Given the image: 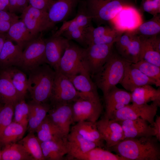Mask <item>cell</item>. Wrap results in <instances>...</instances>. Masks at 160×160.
<instances>
[{"mask_svg": "<svg viewBox=\"0 0 160 160\" xmlns=\"http://www.w3.org/2000/svg\"><path fill=\"white\" fill-rule=\"evenodd\" d=\"M159 142L154 136L125 138L108 150L127 160H159Z\"/></svg>", "mask_w": 160, "mask_h": 160, "instance_id": "1", "label": "cell"}, {"mask_svg": "<svg viewBox=\"0 0 160 160\" xmlns=\"http://www.w3.org/2000/svg\"><path fill=\"white\" fill-rule=\"evenodd\" d=\"M28 72V91L32 100L47 103L51 97L55 71L48 64L44 63Z\"/></svg>", "mask_w": 160, "mask_h": 160, "instance_id": "2", "label": "cell"}, {"mask_svg": "<svg viewBox=\"0 0 160 160\" xmlns=\"http://www.w3.org/2000/svg\"><path fill=\"white\" fill-rule=\"evenodd\" d=\"M127 61L114 49L105 63L92 77L94 79L93 81L97 88L101 90L103 96L120 83Z\"/></svg>", "mask_w": 160, "mask_h": 160, "instance_id": "3", "label": "cell"}, {"mask_svg": "<svg viewBox=\"0 0 160 160\" xmlns=\"http://www.w3.org/2000/svg\"><path fill=\"white\" fill-rule=\"evenodd\" d=\"M86 7L92 20L98 26L111 21L126 8L136 7L130 0H87Z\"/></svg>", "mask_w": 160, "mask_h": 160, "instance_id": "4", "label": "cell"}, {"mask_svg": "<svg viewBox=\"0 0 160 160\" xmlns=\"http://www.w3.org/2000/svg\"><path fill=\"white\" fill-rule=\"evenodd\" d=\"M85 48L69 41L55 71L68 77L89 72L85 63Z\"/></svg>", "mask_w": 160, "mask_h": 160, "instance_id": "5", "label": "cell"}, {"mask_svg": "<svg viewBox=\"0 0 160 160\" xmlns=\"http://www.w3.org/2000/svg\"><path fill=\"white\" fill-rule=\"evenodd\" d=\"M160 106V104L155 102L150 104L139 105L132 103L117 111L110 119L119 121L141 118L148 121L151 126Z\"/></svg>", "mask_w": 160, "mask_h": 160, "instance_id": "6", "label": "cell"}, {"mask_svg": "<svg viewBox=\"0 0 160 160\" xmlns=\"http://www.w3.org/2000/svg\"><path fill=\"white\" fill-rule=\"evenodd\" d=\"M80 96V92L76 90L69 79L62 73L56 71L49 100L51 105L71 103Z\"/></svg>", "mask_w": 160, "mask_h": 160, "instance_id": "7", "label": "cell"}, {"mask_svg": "<svg viewBox=\"0 0 160 160\" xmlns=\"http://www.w3.org/2000/svg\"><path fill=\"white\" fill-rule=\"evenodd\" d=\"M45 40L41 35L36 37L25 46L18 66L29 72L45 63Z\"/></svg>", "mask_w": 160, "mask_h": 160, "instance_id": "8", "label": "cell"}, {"mask_svg": "<svg viewBox=\"0 0 160 160\" xmlns=\"http://www.w3.org/2000/svg\"><path fill=\"white\" fill-rule=\"evenodd\" d=\"M21 13V19L34 36L36 37L39 33L49 30L55 25L50 20L47 12L29 5Z\"/></svg>", "mask_w": 160, "mask_h": 160, "instance_id": "9", "label": "cell"}, {"mask_svg": "<svg viewBox=\"0 0 160 160\" xmlns=\"http://www.w3.org/2000/svg\"><path fill=\"white\" fill-rule=\"evenodd\" d=\"M115 43L91 44L87 46L85 48V63L92 77L108 60L114 49Z\"/></svg>", "mask_w": 160, "mask_h": 160, "instance_id": "10", "label": "cell"}, {"mask_svg": "<svg viewBox=\"0 0 160 160\" xmlns=\"http://www.w3.org/2000/svg\"><path fill=\"white\" fill-rule=\"evenodd\" d=\"M73 122L89 121L96 123L102 111L101 102L79 97L71 103Z\"/></svg>", "mask_w": 160, "mask_h": 160, "instance_id": "11", "label": "cell"}, {"mask_svg": "<svg viewBox=\"0 0 160 160\" xmlns=\"http://www.w3.org/2000/svg\"><path fill=\"white\" fill-rule=\"evenodd\" d=\"M50 120L67 137L73 123L71 103L51 105L47 114Z\"/></svg>", "mask_w": 160, "mask_h": 160, "instance_id": "12", "label": "cell"}, {"mask_svg": "<svg viewBox=\"0 0 160 160\" xmlns=\"http://www.w3.org/2000/svg\"><path fill=\"white\" fill-rule=\"evenodd\" d=\"M69 43V40L61 35H53L45 40V63L55 71Z\"/></svg>", "mask_w": 160, "mask_h": 160, "instance_id": "13", "label": "cell"}, {"mask_svg": "<svg viewBox=\"0 0 160 160\" xmlns=\"http://www.w3.org/2000/svg\"><path fill=\"white\" fill-rule=\"evenodd\" d=\"M96 124L107 149L124 139L122 128L118 121L104 118L97 121Z\"/></svg>", "mask_w": 160, "mask_h": 160, "instance_id": "14", "label": "cell"}, {"mask_svg": "<svg viewBox=\"0 0 160 160\" xmlns=\"http://www.w3.org/2000/svg\"><path fill=\"white\" fill-rule=\"evenodd\" d=\"M105 105L104 118L110 119L117 111L131 102V93L115 86L103 96Z\"/></svg>", "mask_w": 160, "mask_h": 160, "instance_id": "15", "label": "cell"}, {"mask_svg": "<svg viewBox=\"0 0 160 160\" xmlns=\"http://www.w3.org/2000/svg\"><path fill=\"white\" fill-rule=\"evenodd\" d=\"M119 84L127 91L131 92L135 89L145 85L153 84L158 87L154 80L146 76L128 61L126 63L124 75Z\"/></svg>", "mask_w": 160, "mask_h": 160, "instance_id": "16", "label": "cell"}, {"mask_svg": "<svg viewBox=\"0 0 160 160\" xmlns=\"http://www.w3.org/2000/svg\"><path fill=\"white\" fill-rule=\"evenodd\" d=\"M89 72H86L68 77L77 90L80 97L94 102H100L97 87Z\"/></svg>", "mask_w": 160, "mask_h": 160, "instance_id": "17", "label": "cell"}, {"mask_svg": "<svg viewBox=\"0 0 160 160\" xmlns=\"http://www.w3.org/2000/svg\"><path fill=\"white\" fill-rule=\"evenodd\" d=\"M118 121L122 128L124 138L154 136L152 126L141 118Z\"/></svg>", "mask_w": 160, "mask_h": 160, "instance_id": "18", "label": "cell"}, {"mask_svg": "<svg viewBox=\"0 0 160 160\" xmlns=\"http://www.w3.org/2000/svg\"><path fill=\"white\" fill-rule=\"evenodd\" d=\"M78 0H53L48 12L50 21L54 25L63 21L71 14Z\"/></svg>", "mask_w": 160, "mask_h": 160, "instance_id": "19", "label": "cell"}, {"mask_svg": "<svg viewBox=\"0 0 160 160\" xmlns=\"http://www.w3.org/2000/svg\"><path fill=\"white\" fill-rule=\"evenodd\" d=\"M23 49L7 39L0 53V67L4 70L18 66L21 59Z\"/></svg>", "mask_w": 160, "mask_h": 160, "instance_id": "20", "label": "cell"}, {"mask_svg": "<svg viewBox=\"0 0 160 160\" xmlns=\"http://www.w3.org/2000/svg\"><path fill=\"white\" fill-rule=\"evenodd\" d=\"M28 104L29 113L27 129L29 133H34L46 117L51 105L47 103H38L32 100Z\"/></svg>", "mask_w": 160, "mask_h": 160, "instance_id": "21", "label": "cell"}, {"mask_svg": "<svg viewBox=\"0 0 160 160\" xmlns=\"http://www.w3.org/2000/svg\"><path fill=\"white\" fill-rule=\"evenodd\" d=\"M42 153L45 160H61L68 153L67 139L58 141L41 142Z\"/></svg>", "mask_w": 160, "mask_h": 160, "instance_id": "22", "label": "cell"}, {"mask_svg": "<svg viewBox=\"0 0 160 160\" xmlns=\"http://www.w3.org/2000/svg\"><path fill=\"white\" fill-rule=\"evenodd\" d=\"M6 34L7 39L15 41L23 49L36 37L31 33L21 19L12 23Z\"/></svg>", "mask_w": 160, "mask_h": 160, "instance_id": "23", "label": "cell"}, {"mask_svg": "<svg viewBox=\"0 0 160 160\" xmlns=\"http://www.w3.org/2000/svg\"><path fill=\"white\" fill-rule=\"evenodd\" d=\"M69 154L74 156L87 152L98 147L95 143L85 139L75 131L71 129L67 137Z\"/></svg>", "mask_w": 160, "mask_h": 160, "instance_id": "24", "label": "cell"}, {"mask_svg": "<svg viewBox=\"0 0 160 160\" xmlns=\"http://www.w3.org/2000/svg\"><path fill=\"white\" fill-rule=\"evenodd\" d=\"M36 132L41 142L65 140L66 137L50 120L47 115L37 129Z\"/></svg>", "mask_w": 160, "mask_h": 160, "instance_id": "25", "label": "cell"}, {"mask_svg": "<svg viewBox=\"0 0 160 160\" xmlns=\"http://www.w3.org/2000/svg\"><path fill=\"white\" fill-rule=\"evenodd\" d=\"M131 102L137 104H147L155 102L160 104V89L151 85H144L135 89L131 92Z\"/></svg>", "mask_w": 160, "mask_h": 160, "instance_id": "26", "label": "cell"}, {"mask_svg": "<svg viewBox=\"0 0 160 160\" xmlns=\"http://www.w3.org/2000/svg\"><path fill=\"white\" fill-rule=\"evenodd\" d=\"M85 139L95 143L98 147L104 146L102 136L98 131L96 123L82 121L76 123L71 128Z\"/></svg>", "mask_w": 160, "mask_h": 160, "instance_id": "27", "label": "cell"}, {"mask_svg": "<svg viewBox=\"0 0 160 160\" xmlns=\"http://www.w3.org/2000/svg\"><path fill=\"white\" fill-rule=\"evenodd\" d=\"M2 72L10 79L20 97L25 99L28 91V77L26 74L13 66L4 69Z\"/></svg>", "mask_w": 160, "mask_h": 160, "instance_id": "28", "label": "cell"}, {"mask_svg": "<svg viewBox=\"0 0 160 160\" xmlns=\"http://www.w3.org/2000/svg\"><path fill=\"white\" fill-rule=\"evenodd\" d=\"M22 99L10 79L1 72L0 74V103L14 105Z\"/></svg>", "mask_w": 160, "mask_h": 160, "instance_id": "29", "label": "cell"}, {"mask_svg": "<svg viewBox=\"0 0 160 160\" xmlns=\"http://www.w3.org/2000/svg\"><path fill=\"white\" fill-rule=\"evenodd\" d=\"M73 157L80 160H127L108 150L98 147L87 152L76 155Z\"/></svg>", "mask_w": 160, "mask_h": 160, "instance_id": "30", "label": "cell"}, {"mask_svg": "<svg viewBox=\"0 0 160 160\" xmlns=\"http://www.w3.org/2000/svg\"><path fill=\"white\" fill-rule=\"evenodd\" d=\"M1 160H34L23 146L18 142L4 146Z\"/></svg>", "mask_w": 160, "mask_h": 160, "instance_id": "31", "label": "cell"}, {"mask_svg": "<svg viewBox=\"0 0 160 160\" xmlns=\"http://www.w3.org/2000/svg\"><path fill=\"white\" fill-rule=\"evenodd\" d=\"M27 129L21 124L12 121L4 130L0 137V143L3 146L16 143L21 140Z\"/></svg>", "mask_w": 160, "mask_h": 160, "instance_id": "32", "label": "cell"}, {"mask_svg": "<svg viewBox=\"0 0 160 160\" xmlns=\"http://www.w3.org/2000/svg\"><path fill=\"white\" fill-rule=\"evenodd\" d=\"M18 143L21 144L34 160H45L41 145V141L34 133H29Z\"/></svg>", "mask_w": 160, "mask_h": 160, "instance_id": "33", "label": "cell"}, {"mask_svg": "<svg viewBox=\"0 0 160 160\" xmlns=\"http://www.w3.org/2000/svg\"><path fill=\"white\" fill-rule=\"evenodd\" d=\"M133 30L139 36L146 38L160 34V14L153 15L149 20L142 23Z\"/></svg>", "mask_w": 160, "mask_h": 160, "instance_id": "34", "label": "cell"}, {"mask_svg": "<svg viewBox=\"0 0 160 160\" xmlns=\"http://www.w3.org/2000/svg\"><path fill=\"white\" fill-rule=\"evenodd\" d=\"M139 37L141 45L139 60H143L160 67V53L154 50L147 38Z\"/></svg>", "mask_w": 160, "mask_h": 160, "instance_id": "35", "label": "cell"}, {"mask_svg": "<svg viewBox=\"0 0 160 160\" xmlns=\"http://www.w3.org/2000/svg\"><path fill=\"white\" fill-rule=\"evenodd\" d=\"M132 64L146 76L154 80L158 87H160V67L143 60H139L135 63H132Z\"/></svg>", "mask_w": 160, "mask_h": 160, "instance_id": "36", "label": "cell"}, {"mask_svg": "<svg viewBox=\"0 0 160 160\" xmlns=\"http://www.w3.org/2000/svg\"><path fill=\"white\" fill-rule=\"evenodd\" d=\"M29 113L28 103L25 99H21L14 105L13 121L21 124L27 130Z\"/></svg>", "mask_w": 160, "mask_h": 160, "instance_id": "37", "label": "cell"}, {"mask_svg": "<svg viewBox=\"0 0 160 160\" xmlns=\"http://www.w3.org/2000/svg\"><path fill=\"white\" fill-rule=\"evenodd\" d=\"M117 29L109 26H98L95 28L91 25L86 28L85 30V43L94 39L102 37L104 36L112 33Z\"/></svg>", "mask_w": 160, "mask_h": 160, "instance_id": "38", "label": "cell"}, {"mask_svg": "<svg viewBox=\"0 0 160 160\" xmlns=\"http://www.w3.org/2000/svg\"><path fill=\"white\" fill-rule=\"evenodd\" d=\"M14 105H4L0 110V137L5 129L13 121Z\"/></svg>", "mask_w": 160, "mask_h": 160, "instance_id": "39", "label": "cell"}, {"mask_svg": "<svg viewBox=\"0 0 160 160\" xmlns=\"http://www.w3.org/2000/svg\"><path fill=\"white\" fill-rule=\"evenodd\" d=\"M141 9L153 15L160 14V0H142Z\"/></svg>", "mask_w": 160, "mask_h": 160, "instance_id": "40", "label": "cell"}, {"mask_svg": "<svg viewBox=\"0 0 160 160\" xmlns=\"http://www.w3.org/2000/svg\"><path fill=\"white\" fill-rule=\"evenodd\" d=\"M29 5L35 8L48 12L53 0H28Z\"/></svg>", "mask_w": 160, "mask_h": 160, "instance_id": "41", "label": "cell"}, {"mask_svg": "<svg viewBox=\"0 0 160 160\" xmlns=\"http://www.w3.org/2000/svg\"><path fill=\"white\" fill-rule=\"evenodd\" d=\"M19 17L15 13L9 11L0 10V21H6L13 23L19 20Z\"/></svg>", "mask_w": 160, "mask_h": 160, "instance_id": "42", "label": "cell"}, {"mask_svg": "<svg viewBox=\"0 0 160 160\" xmlns=\"http://www.w3.org/2000/svg\"><path fill=\"white\" fill-rule=\"evenodd\" d=\"M156 117L151 126L154 134L158 140L160 141V116L156 115Z\"/></svg>", "mask_w": 160, "mask_h": 160, "instance_id": "43", "label": "cell"}, {"mask_svg": "<svg viewBox=\"0 0 160 160\" xmlns=\"http://www.w3.org/2000/svg\"><path fill=\"white\" fill-rule=\"evenodd\" d=\"M147 39L154 50L160 53V35L159 34Z\"/></svg>", "mask_w": 160, "mask_h": 160, "instance_id": "44", "label": "cell"}, {"mask_svg": "<svg viewBox=\"0 0 160 160\" xmlns=\"http://www.w3.org/2000/svg\"><path fill=\"white\" fill-rule=\"evenodd\" d=\"M17 11L22 12L29 5L28 0H16Z\"/></svg>", "mask_w": 160, "mask_h": 160, "instance_id": "45", "label": "cell"}, {"mask_svg": "<svg viewBox=\"0 0 160 160\" xmlns=\"http://www.w3.org/2000/svg\"><path fill=\"white\" fill-rule=\"evenodd\" d=\"M12 23L8 22L0 21V32L6 33Z\"/></svg>", "mask_w": 160, "mask_h": 160, "instance_id": "46", "label": "cell"}, {"mask_svg": "<svg viewBox=\"0 0 160 160\" xmlns=\"http://www.w3.org/2000/svg\"><path fill=\"white\" fill-rule=\"evenodd\" d=\"M9 11L12 13H15L17 11L16 0H8Z\"/></svg>", "mask_w": 160, "mask_h": 160, "instance_id": "47", "label": "cell"}, {"mask_svg": "<svg viewBox=\"0 0 160 160\" xmlns=\"http://www.w3.org/2000/svg\"><path fill=\"white\" fill-rule=\"evenodd\" d=\"M8 0H0V10L9 11Z\"/></svg>", "mask_w": 160, "mask_h": 160, "instance_id": "48", "label": "cell"}, {"mask_svg": "<svg viewBox=\"0 0 160 160\" xmlns=\"http://www.w3.org/2000/svg\"><path fill=\"white\" fill-rule=\"evenodd\" d=\"M6 33L0 32V53L6 40L7 39Z\"/></svg>", "mask_w": 160, "mask_h": 160, "instance_id": "49", "label": "cell"}, {"mask_svg": "<svg viewBox=\"0 0 160 160\" xmlns=\"http://www.w3.org/2000/svg\"><path fill=\"white\" fill-rule=\"evenodd\" d=\"M1 146V145L0 143V160H1V150L0 148V147Z\"/></svg>", "mask_w": 160, "mask_h": 160, "instance_id": "50", "label": "cell"}, {"mask_svg": "<svg viewBox=\"0 0 160 160\" xmlns=\"http://www.w3.org/2000/svg\"><path fill=\"white\" fill-rule=\"evenodd\" d=\"M3 105L4 104L0 103V110H1V108Z\"/></svg>", "mask_w": 160, "mask_h": 160, "instance_id": "51", "label": "cell"}, {"mask_svg": "<svg viewBox=\"0 0 160 160\" xmlns=\"http://www.w3.org/2000/svg\"><path fill=\"white\" fill-rule=\"evenodd\" d=\"M134 0V1H137V0Z\"/></svg>", "mask_w": 160, "mask_h": 160, "instance_id": "52", "label": "cell"}]
</instances>
